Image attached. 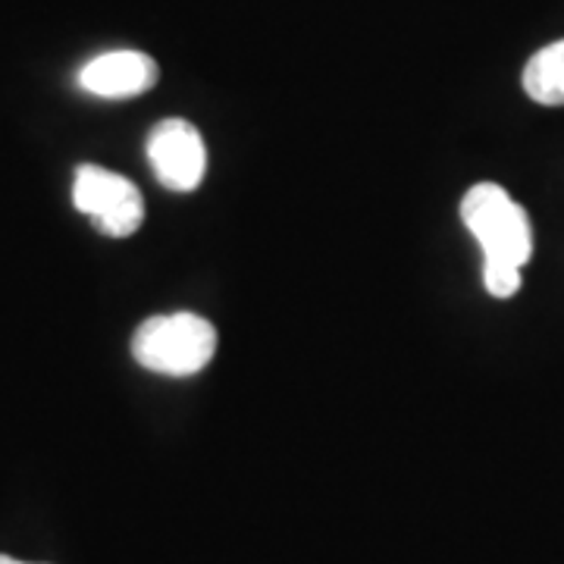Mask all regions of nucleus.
Segmentation results:
<instances>
[{"label": "nucleus", "instance_id": "1", "mask_svg": "<svg viewBox=\"0 0 564 564\" xmlns=\"http://www.w3.org/2000/svg\"><path fill=\"white\" fill-rule=\"evenodd\" d=\"M462 223L484 251V263L524 270L533 258V226L521 204L499 182H477L464 192Z\"/></svg>", "mask_w": 564, "mask_h": 564}, {"label": "nucleus", "instance_id": "2", "mask_svg": "<svg viewBox=\"0 0 564 564\" xmlns=\"http://www.w3.org/2000/svg\"><path fill=\"white\" fill-rule=\"evenodd\" d=\"M217 351V326L198 314L148 317L132 336V358L161 377H195Z\"/></svg>", "mask_w": 564, "mask_h": 564}, {"label": "nucleus", "instance_id": "3", "mask_svg": "<svg viewBox=\"0 0 564 564\" xmlns=\"http://www.w3.org/2000/svg\"><path fill=\"white\" fill-rule=\"evenodd\" d=\"M73 204L101 232L126 239L144 223V202L135 182L98 163H82L73 180Z\"/></svg>", "mask_w": 564, "mask_h": 564}, {"label": "nucleus", "instance_id": "4", "mask_svg": "<svg viewBox=\"0 0 564 564\" xmlns=\"http://www.w3.org/2000/svg\"><path fill=\"white\" fill-rule=\"evenodd\" d=\"M148 161L151 170L170 192H195L207 173V148L202 132L188 120L170 117L148 132Z\"/></svg>", "mask_w": 564, "mask_h": 564}, {"label": "nucleus", "instance_id": "5", "mask_svg": "<svg viewBox=\"0 0 564 564\" xmlns=\"http://www.w3.org/2000/svg\"><path fill=\"white\" fill-rule=\"evenodd\" d=\"M161 79L158 61L141 51H107L82 66L79 85L104 101H129L151 91Z\"/></svg>", "mask_w": 564, "mask_h": 564}, {"label": "nucleus", "instance_id": "6", "mask_svg": "<svg viewBox=\"0 0 564 564\" xmlns=\"http://www.w3.org/2000/svg\"><path fill=\"white\" fill-rule=\"evenodd\" d=\"M527 98L540 107H564V39L545 44L524 66Z\"/></svg>", "mask_w": 564, "mask_h": 564}, {"label": "nucleus", "instance_id": "7", "mask_svg": "<svg viewBox=\"0 0 564 564\" xmlns=\"http://www.w3.org/2000/svg\"><path fill=\"white\" fill-rule=\"evenodd\" d=\"M484 285L492 299H514L521 289V267L508 263H484Z\"/></svg>", "mask_w": 564, "mask_h": 564}, {"label": "nucleus", "instance_id": "8", "mask_svg": "<svg viewBox=\"0 0 564 564\" xmlns=\"http://www.w3.org/2000/svg\"><path fill=\"white\" fill-rule=\"evenodd\" d=\"M0 564H29V562H20V558H10V555H0Z\"/></svg>", "mask_w": 564, "mask_h": 564}]
</instances>
